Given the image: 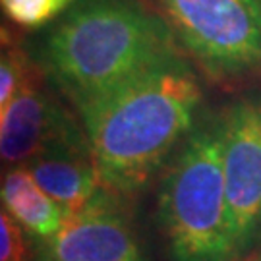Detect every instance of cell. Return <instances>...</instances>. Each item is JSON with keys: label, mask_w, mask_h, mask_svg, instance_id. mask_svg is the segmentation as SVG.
<instances>
[{"label": "cell", "mask_w": 261, "mask_h": 261, "mask_svg": "<svg viewBox=\"0 0 261 261\" xmlns=\"http://www.w3.org/2000/svg\"><path fill=\"white\" fill-rule=\"evenodd\" d=\"M201 101L199 82L180 55L82 105L103 188L128 197L147 186L194 130Z\"/></svg>", "instance_id": "cell-1"}, {"label": "cell", "mask_w": 261, "mask_h": 261, "mask_svg": "<svg viewBox=\"0 0 261 261\" xmlns=\"http://www.w3.org/2000/svg\"><path fill=\"white\" fill-rule=\"evenodd\" d=\"M180 56L163 16L140 0H77L43 45V66L80 109Z\"/></svg>", "instance_id": "cell-2"}, {"label": "cell", "mask_w": 261, "mask_h": 261, "mask_svg": "<svg viewBox=\"0 0 261 261\" xmlns=\"http://www.w3.org/2000/svg\"><path fill=\"white\" fill-rule=\"evenodd\" d=\"M157 215L172 261L240 259L223 170L219 118L203 120L172 155Z\"/></svg>", "instance_id": "cell-3"}, {"label": "cell", "mask_w": 261, "mask_h": 261, "mask_svg": "<svg viewBox=\"0 0 261 261\" xmlns=\"http://www.w3.org/2000/svg\"><path fill=\"white\" fill-rule=\"evenodd\" d=\"M178 45L217 84L261 77V0H155Z\"/></svg>", "instance_id": "cell-4"}, {"label": "cell", "mask_w": 261, "mask_h": 261, "mask_svg": "<svg viewBox=\"0 0 261 261\" xmlns=\"http://www.w3.org/2000/svg\"><path fill=\"white\" fill-rule=\"evenodd\" d=\"M219 124L226 197L242 257L261 244V93L234 99Z\"/></svg>", "instance_id": "cell-5"}, {"label": "cell", "mask_w": 261, "mask_h": 261, "mask_svg": "<svg viewBox=\"0 0 261 261\" xmlns=\"http://www.w3.org/2000/svg\"><path fill=\"white\" fill-rule=\"evenodd\" d=\"M122 199L103 188L53 238L39 244V261H147Z\"/></svg>", "instance_id": "cell-6"}, {"label": "cell", "mask_w": 261, "mask_h": 261, "mask_svg": "<svg viewBox=\"0 0 261 261\" xmlns=\"http://www.w3.org/2000/svg\"><path fill=\"white\" fill-rule=\"evenodd\" d=\"M85 136L43 82L23 89L0 111V155L6 167H21L58 143Z\"/></svg>", "instance_id": "cell-7"}, {"label": "cell", "mask_w": 261, "mask_h": 261, "mask_svg": "<svg viewBox=\"0 0 261 261\" xmlns=\"http://www.w3.org/2000/svg\"><path fill=\"white\" fill-rule=\"evenodd\" d=\"M29 174L60 205L66 217L80 213L103 190L87 136L58 143L29 159Z\"/></svg>", "instance_id": "cell-8"}, {"label": "cell", "mask_w": 261, "mask_h": 261, "mask_svg": "<svg viewBox=\"0 0 261 261\" xmlns=\"http://www.w3.org/2000/svg\"><path fill=\"white\" fill-rule=\"evenodd\" d=\"M2 209L37 240L53 238L66 223V213L39 186L25 167H10L2 176Z\"/></svg>", "instance_id": "cell-9"}, {"label": "cell", "mask_w": 261, "mask_h": 261, "mask_svg": "<svg viewBox=\"0 0 261 261\" xmlns=\"http://www.w3.org/2000/svg\"><path fill=\"white\" fill-rule=\"evenodd\" d=\"M41 82V70L33 64L23 48L4 37L0 58V111L8 107L14 97Z\"/></svg>", "instance_id": "cell-10"}, {"label": "cell", "mask_w": 261, "mask_h": 261, "mask_svg": "<svg viewBox=\"0 0 261 261\" xmlns=\"http://www.w3.org/2000/svg\"><path fill=\"white\" fill-rule=\"evenodd\" d=\"M4 16L23 29H37L64 16L77 0H0Z\"/></svg>", "instance_id": "cell-11"}, {"label": "cell", "mask_w": 261, "mask_h": 261, "mask_svg": "<svg viewBox=\"0 0 261 261\" xmlns=\"http://www.w3.org/2000/svg\"><path fill=\"white\" fill-rule=\"evenodd\" d=\"M0 261H29L23 226L6 209L0 215Z\"/></svg>", "instance_id": "cell-12"}, {"label": "cell", "mask_w": 261, "mask_h": 261, "mask_svg": "<svg viewBox=\"0 0 261 261\" xmlns=\"http://www.w3.org/2000/svg\"><path fill=\"white\" fill-rule=\"evenodd\" d=\"M248 261H261V255H257V257H250Z\"/></svg>", "instance_id": "cell-13"}]
</instances>
